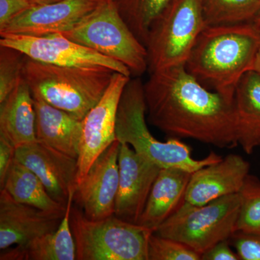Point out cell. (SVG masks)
Listing matches in <instances>:
<instances>
[{"label": "cell", "mask_w": 260, "mask_h": 260, "mask_svg": "<svg viewBox=\"0 0 260 260\" xmlns=\"http://www.w3.org/2000/svg\"><path fill=\"white\" fill-rule=\"evenodd\" d=\"M144 92L149 121L171 138L219 148L239 145L234 97L205 88L185 66L150 73Z\"/></svg>", "instance_id": "1"}, {"label": "cell", "mask_w": 260, "mask_h": 260, "mask_svg": "<svg viewBox=\"0 0 260 260\" xmlns=\"http://www.w3.org/2000/svg\"><path fill=\"white\" fill-rule=\"evenodd\" d=\"M259 39L251 23L206 26L186 70L205 88L234 97L239 82L253 69Z\"/></svg>", "instance_id": "2"}, {"label": "cell", "mask_w": 260, "mask_h": 260, "mask_svg": "<svg viewBox=\"0 0 260 260\" xmlns=\"http://www.w3.org/2000/svg\"><path fill=\"white\" fill-rule=\"evenodd\" d=\"M104 67H62L25 56L23 79L32 95L80 120L102 99L114 75Z\"/></svg>", "instance_id": "3"}, {"label": "cell", "mask_w": 260, "mask_h": 260, "mask_svg": "<svg viewBox=\"0 0 260 260\" xmlns=\"http://www.w3.org/2000/svg\"><path fill=\"white\" fill-rule=\"evenodd\" d=\"M116 138L161 169L176 168L192 174L222 160L215 152L201 160L194 159L190 148L178 138H170L166 142L157 140L147 125L144 83L140 78L130 79L123 91L116 117Z\"/></svg>", "instance_id": "4"}, {"label": "cell", "mask_w": 260, "mask_h": 260, "mask_svg": "<svg viewBox=\"0 0 260 260\" xmlns=\"http://www.w3.org/2000/svg\"><path fill=\"white\" fill-rule=\"evenodd\" d=\"M70 225L77 260H148L149 239L154 232L143 225L115 215L91 220L73 205Z\"/></svg>", "instance_id": "5"}, {"label": "cell", "mask_w": 260, "mask_h": 260, "mask_svg": "<svg viewBox=\"0 0 260 260\" xmlns=\"http://www.w3.org/2000/svg\"><path fill=\"white\" fill-rule=\"evenodd\" d=\"M206 26L200 0H171L149 28L145 46L150 73L185 66Z\"/></svg>", "instance_id": "6"}, {"label": "cell", "mask_w": 260, "mask_h": 260, "mask_svg": "<svg viewBox=\"0 0 260 260\" xmlns=\"http://www.w3.org/2000/svg\"><path fill=\"white\" fill-rule=\"evenodd\" d=\"M61 35L119 61L139 78L148 70V53L119 13L114 0L102 4Z\"/></svg>", "instance_id": "7"}, {"label": "cell", "mask_w": 260, "mask_h": 260, "mask_svg": "<svg viewBox=\"0 0 260 260\" xmlns=\"http://www.w3.org/2000/svg\"><path fill=\"white\" fill-rule=\"evenodd\" d=\"M239 210V193L203 205L184 202L154 233L179 241L202 256L215 244L229 239L237 231Z\"/></svg>", "instance_id": "8"}, {"label": "cell", "mask_w": 260, "mask_h": 260, "mask_svg": "<svg viewBox=\"0 0 260 260\" xmlns=\"http://www.w3.org/2000/svg\"><path fill=\"white\" fill-rule=\"evenodd\" d=\"M0 46L17 49L28 59L45 64L62 67H104L116 73L132 76L125 65L59 34L42 37L2 36Z\"/></svg>", "instance_id": "9"}, {"label": "cell", "mask_w": 260, "mask_h": 260, "mask_svg": "<svg viewBox=\"0 0 260 260\" xmlns=\"http://www.w3.org/2000/svg\"><path fill=\"white\" fill-rule=\"evenodd\" d=\"M131 77L114 73L105 93L83 119L77 184L93 162L116 141V124L121 95Z\"/></svg>", "instance_id": "10"}, {"label": "cell", "mask_w": 260, "mask_h": 260, "mask_svg": "<svg viewBox=\"0 0 260 260\" xmlns=\"http://www.w3.org/2000/svg\"><path fill=\"white\" fill-rule=\"evenodd\" d=\"M119 149L120 143L116 140L98 157L77 184L74 200L91 220L114 215L119 189Z\"/></svg>", "instance_id": "11"}, {"label": "cell", "mask_w": 260, "mask_h": 260, "mask_svg": "<svg viewBox=\"0 0 260 260\" xmlns=\"http://www.w3.org/2000/svg\"><path fill=\"white\" fill-rule=\"evenodd\" d=\"M119 169L114 215L130 223H138L161 168L130 148V145L120 143Z\"/></svg>", "instance_id": "12"}, {"label": "cell", "mask_w": 260, "mask_h": 260, "mask_svg": "<svg viewBox=\"0 0 260 260\" xmlns=\"http://www.w3.org/2000/svg\"><path fill=\"white\" fill-rule=\"evenodd\" d=\"M103 1L62 0L38 5L15 17L0 28V36L42 37L68 31L96 9Z\"/></svg>", "instance_id": "13"}, {"label": "cell", "mask_w": 260, "mask_h": 260, "mask_svg": "<svg viewBox=\"0 0 260 260\" xmlns=\"http://www.w3.org/2000/svg\"><path fill=\"white\" fill-rule=\"evenodd\" d=\"M15 158L37 174L53 199L67 206L76 189L78 159L38 141L18 147Z\"/></svg>", "instance_id": "14"}, {"label": "cell", "mask_w": 260, "mask_h": 260, "mask_svg": "<svg viewBox=\"0 0 260 260\" xmlns=\"http://www.w3.org/2000/svg\"><path fill=\"white\" fill-rule=\"evenodd\" d=\"M63 216L19 203L0 191V249L28 244L55 232Z\"/></svg>", "instance_id": "15"}, {"label": "cell", "mask_w": 260, "mask_h": 260, "mask_svg": "<svg viewBox=\"0 0 260 260\" xmlns=\"http://www.w3.org/2000/svg\"><path fill=\"white\" fill-rule=\"evenodd\" d=\"M250 165L242 156L228 155L220 161L192 173L186 188L184 202L203 205L226 195L239 193Z\"/></svg>", "instance_id": "16"}, {"label": "cell", "mask_w": 260, "mask_h": 260, "mask_svg": "<svg viewBox=\"0 0 260 260\" xmlns=\"http://www.w3.org/2000/svg\"><path fill=\"white\" fill-rule=\"evenodd\" d=\"M36 112V135L38 142L78 158L83 120L48 104L32 95Z\"/></svg>", "instance_id": "17"}, {"label": "cell", "mask_w": 260, "mask_h": 260, "mask_svg": "<svg viewBox=\"0 0 260 260\" xmlns=\"http://www.w3.org/2000/svg\"><path fill=\"white\" fill-rule=\"evenodd\" d=\"M191 175L176 168L160 169L138 224L155 232L184 203Z\"/></svg>", "instance_id": "18"}, {"label": "cell", "mask_w": 260, "mask_h": 260, "mask_svg": "<svg viewBox=\"0 0 260 260\" xmlns=\"http://www.w3.org/2000/svg\"><path fill=\"white\" fill-rule=\"evenodd\" d=\"M75 191L70 195L66 212L55 232L37 238L25 245L14 246L1 250V260H75L76 246L70 213Z\"/></svg>", "instance_id": "19"}, {"label": "cell", "mask_w": 260, "mask_h": 260, "mask_svg": "<svg viewBox=\"0 0 260 260\" xmlns=\"http://www.w3.org/2000/svg\"><path fill=\"white\" fill-rule=\"evenodd\" d=\"M0 135L16 148L37 141L34 97L24 79L0 103Z\"/></svg>", "instance_id": "20"}, {"label": "cell", "mask_w": 260, "mask_h": 260, "mask_svg": "<svg viewBox=\"0 0 260 260\" xmlns=\"http://www.w3.org/2000/svg\"><path fill=\"white\" fill-rule=\"evenodd\" d=\"M239 145L247 154L260 146V75L251 70L238 83L234 92Z\"/></svg>", "instance_id": "21"}, {"label": "cell", "mask_w": 260, "mask_h": 260, "mask_svg": "<svg viewBox=\"0 0 260 260\" xmlns=\"http://www.w3.org/2000/svg\"><path fill=\"white\" fill-rule=\"evenodd\" d=\"M1 189H5L20 203L38 209L64 216L67 206L53 199L42 181L28 167L15 158Z\"/></svg>", "instance_id": "22"}, {"label": "cell", "mask_w": 260, "mask_h": 260, "mask_svg": "<svg viewBox=\"0 0 260 260\" xmlns=\"http://www.w3.org/2000/svg\"><path fill=\"white\" fill-rule=\"evenodd\" d=\"M207 26L250 23L260 11V0H200Z\"/></svg>", "instance_id": "23"}, {"label": "cell", "mask_w": 260, "mask_h": 260, "mask_svg": "<svg viewBox=\"0 0 260 260\" xmlns=\"http://www.w3.org/2000/svg\"><path fill=\"white\" fill-rule=\"evenodd\" d=\"M170 2L171 0H114L124 21L144 45L150 25Z\"/></svg>", "instance_id": "24"}, {"label": "cell", "mask_w": 260, "mask_h": 260, "mask_svg": "<svg viewBox=\"0 0 260 260\" xmlns=\"http://www.w3.org/2000/svg\"><path fill=\"white\" fill-rule=\"evenodd\" d=\"M240 210L237 231L260 232V180L255 176L246 177L239 191Z\"/></svg>", "instance_id": "25"}, {"label": "cell", "mask_w": 260, "mask_h": 260, "mask_svg": "<svg viewBox=\"0 0 260 260\" xmlns=\"http://www.w3.org/2000/svg\"><path fill=\"white\" fill-rule=\"evenodd\" d=\"M25 58L17 49L0 46V103L23 81Z\"/></svg>", "instance_id": "26"}, {"label": "cell", "mask_w": 260, "mask_h": 260, "mask_svg": "<svg viewBox=\"0 0 260 260\" xmlns=\"http://www.w3.org/2000/svg\"><path fill=\"white\" fill-rule=\"evenodd\" d=\"M201 255L179 241L151 234L148 242V260H200Z\"/></svg>", "instance_id": "27"}, {"label": "cell", "mask_w": 260, "mask_h": 260, "mask_svg": "<svg viewBox=\"0 0 260 260\" xmlns=\"http://www.w3.org/2000/svg\"><path fill=\"white\" fill-rule=\"evenodd\" d=\"M229 241L240 260H260V232L236 231Z\"/></svg>", "instance_id": "28"}, {"label": "cell", "mask_w": 260, "mask_h": 260, "mask_svg": "<svg viewBox=\"0 0 260 260\" xmlns=\"http://www.w3.org/2000/svg\"><path fill=\"white\" fill-rule=\"evenodd\" d=\"M38 5L34 0H0V28L15 17Z\"/></svg>", "instance_id": "29"}, {"label": "cell", "mask_w": 260, "mask_h": 260, "mask_svg": "<svg viewBox=\"0 0 260 260\" xmlns=\"http://www.w3.org/2000/svg\"><path fill=\"white\" fill-rule=\"evenodd\" d=\"M16 148L11 143L0 135V186L4 185L5 178L12 162L15 158Z\"/></svg>", "instance_id": "30"}, {"label": "cell", "mask_w": 260, "mask_h": 260, "mask_svg": "<svg viewBox=\"0 0 260 260\" xmlns=\"http://www.w3.org/2000/svg\"><path fill=\"white\" fill-rule=\"evenodd\" d=\"M228 240L222 241L203 253L201 260H240Z\"/></svg>", "instance_id": "31"}, {"label": "cell", "mask_w": 260, "mask_h": 260, "mask_svg": "<svg viewBox=\"0 0 260 260\" xmlns=\"http://www.w3.org/2000/svg\"><path fill=\"white\" fill-rule=\"evenodd\" d=\"M253 71L256 72L258 75H260V39L259 46H258L257 51L254 59V65H253Z\"/></svg>", "instance_id": "32"}, {"label": "cell", "mask_w": 260, "mask_h": 260, "mask_svg": "<svg viewBox=\"0 0 260 260\" xmlns=\"http://www.w3.org/2000/svg\"><path fill=\"white\" fill-rule=\"evenodd\" d=\"M252 26L255 29L256 32H259L260 34V11L258 14L256 15L255 18L253 19L250 22Z\"/></svg>", "instance_id": "33"}, {"label": "cell", "mask_w": 260, "mask_h": 260, "mask_svg": "<svg viewBox=\"0 0 260 260\" xmlns=\"http://www.w3.org/2000/svg\"><path fill=\"white\" fill-rule=\"evenodd\" d=\"M37 5L50 4V3H57V2L62 1V0H34Z\"/></svg>", "instance_id": "34"}]
</instances>
